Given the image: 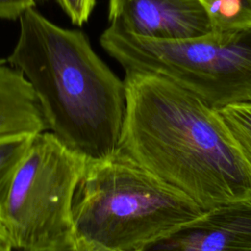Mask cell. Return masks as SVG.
<instances>
[{"label": "cell", "mask_w": 251, "mask_h": 251, "mask_svg": "<svg viewBox=\"0 0 251 251\" xmlns=\"http://www.w3.org/2000/svg\"><path fill=\"white\" fill-rule=\"evenodd\" d=\"M63 11L76 25L86 23L93 11L96 0H57Z\"/></svg>", "instance_id": "7c38bea8"}, {"label": "cell", "mask_w": 251, "mask_h": 251, "mask_svg": "<svg viewBox=\"0 0 251 251\" xmlns=\"http://www.w3.org/2000/svg\"><path fill=\"white\" fill-rule=\"evenodd\" d=\"M86 165L52 132L32 137L0 207V226L15 250L51 247L75 237V196Z\"/></svg>", "instance_id": "5b68a950"}, {"label": "cell", "mask_w": 251, "mask_h": 251, "mask_svg": "<svg viewBox=\"0 0 251 251\" xmlns=\"http://www.w3.org/2000/svg\"><path fill=\"white\" fill-rule=\"evenodd\" d=\"M110 28L154 40H183L215 31L199 0H109Z\"/></svg>", "instance_id": "8992f818"}, {"label": "cell", "mask_w": 251, "mask_h": 251, "mask_svg": "<svg viewBox=\"0 0 251 251\" xmlns=\"http://www.w3.org/2000/svg\"><path fill=\"white\" fill-rule=\"evenodd\" d=\"M140 251H251V201L206 210Z\"/></svg>", "instance_id": "52a82bcc"}, {"label": "cell", "mask_w": 251, "mask_h": 251, "mask_svg": "<svg viewBox=\"0 0 251 251\" xmlns=\"http://www.w3.org/2000/svg\"><path fill=\"white\" fill-rule=\"evenodd\" d=\"M29 251H87V248L84 244L79 242L75 236L63 243H60L51 247L29 250Z\"/></svg>", "instance_id": "5bb4252c"}, {"label": "cell", "mask_w": 251, "mask_h": 251, "mask_svg": "<svg viewBox=\"0 0 251 251\" xmlns=\"http://www.w3.org/2000/svg\"><path fill=\"white\" fill-rule=\"evenodd\" d=\"M15 250L11 241L4 232L0 230V251H13Z\"/></svg>", "instance_id": "9a60e30c"}, {"label": "cell", "mask_w": 251, "mask_h": 251, "mask_svg": "<svg viewBox=\"0 0 251 251\" xmlns=\"http://www.w3.org/2000/svg\"><path fill=\"white\" fill-rule=\"evenodd\" d=\"M8 63L31 85L47 129L89 162L115 154L126 117V87L86 35L61 27L34 7L20 17Z\"/></svg>", "instance_id": "7a4b0ae2"}, {"label": "cell", "mask_w": 251, "mask_h": 251, "mask_svg": "<svg viewBox=\"0 0 251 251\" xmlns=\"http://www.w3.org/2000/svg\"><path fill=\"white\" fill-rule=\"evenodd\" d=\"M213 22L215 30L251 26V0H199Z\"/></svg>", "instance_id": "30bf717a"}, {"label": "cell", "mask_w": 251, "mask_h": 251, "mask_svg": "<svg viewBox=\"0 0 251 251\" xmlns=\"http://www.w3.org/2000/svg\"><path fill=\"white\" fill-rule=\"evenodd\" d=\"M36 0H0V19L17 20L29 8L35 7Z\"/></svg>", "instance_id": "4fadbf2b"}, {"label": "cell", "mask_w": 251, "mask_h": 251, "mask_svg": "<svg viewBox=\"0 0 251 251\" xmlns=\"http://www.w3.org/2000/svg\"><path fill=\"white\" fill-rule=\"evenodd\" d=\"M87 251H118V250H110V249H104V248H97V247H87Z\"/></svg>", "instance_id": "2e32d148"}, {"label": "cell", "mask_w": 251, "mask_h": 251, "mask_svg": "<svg viewBox=\"0 0 251 251\" xmlns=\"http://www.w3.org/2000/svg\"><path fill=\"white\" fill-rule=\"evenodd\" d=\"M33 136L0 139V207L14 174ZM0 230L3 232L1 226Z\"/></svg>", "instance_id": "8fae6325"}, {"label": "cell", "mask_w": 251, "mask_h": 251, "mask_svg": "<svg viewBox=\"0 0 251 251\" xmlns=\"http://www.w3.org/2000/svg\"><path fill=\"white\" fill-rule=\"evenodd\" d=\"M219 116L238 153L251 171V102L218 109Z\"/></svg>", "instance_id": "9c48e42d"}, {"label": "cell", "mask_w": 251, "mask_h": 251, "mask_svg": "<svg viewBox=\"0 0 251 251\" xmlns=\"http://www.w3.org/2000/svg\"><path fill=\"white\" fill-rule=\"evenodd\" d=\"M47 130L34 91L24 75L0 60V139Z\"/></svg>", "instance_id": "ba28073f"}, {"label": "cell", "mask_w": 251, "mask_h": 251, "mask_svg": "<svg viewBox=\"0 0 251 251\" xmlns=\"http://www.w3.org/2000/svg\"><path fill=\"white\" fill-rule=\"evenodd\" d=\"M100 44L126 73L165 76L214 109L251 102V26L183 40H154L107 27Z\"/></svg>", "instance_id": "277c9868"}, {"label": "cell", "mask_w": 251, "mask_h": 251, "mask_svg": "<svg viewBox=\"0 0 251 251\" xmlns=\"http://www.w3.org/2000/svg\"><path fill=\"white\" fill-rule=\"evenodd\" d=\"M37 1H46V0H36V2H37Z\"/></svg>", "instance_id": "e0dca14e"}, {"label": "cell", "mask_w": 251, "mask_h": 251, "mask_svg": "<svg viewBox=\"0 0 251 251\" xmlns=\"http://www.w3.org/2000/svg\"><path fill=\"white\" fill-rule=\"evenodd\" d=\"M205 211L118 150L87 163L75 196L74 231L87 247L140 251Z\"/></svg>", "instance_id": "3957f363"}, {"label": "cell", "mask_w": 251, "mask_h": 251, "mask_svg": "<svg viewBox=\"0 0 251 251\" xmlns=\"http://www.w3.org/2000/svg\"><path fill=\"white\" fill-rule=\"evenodd\" d=\"M119 151L204 210L251 201V171L217 109L173 80L126 73Z\"/></svg>", "instance_id": "6da1fadb"}]
</instances>
